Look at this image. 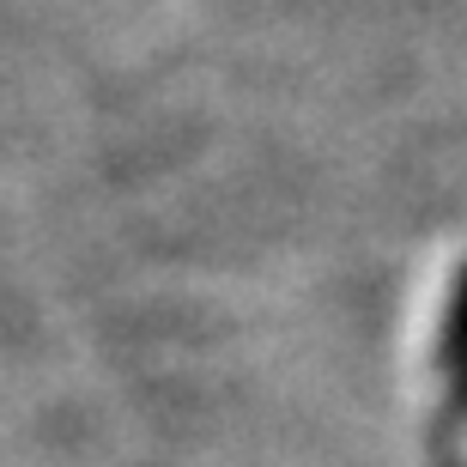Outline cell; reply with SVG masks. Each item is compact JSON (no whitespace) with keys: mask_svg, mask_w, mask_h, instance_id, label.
Segmentation results:
<instances>
[{"mask_svg":"<svg viewBox=\"0 0 467 467\" xmlns=\"http://www.w3.org/2000/svg\"><path fill=\"white\" fill-rule=\"evenodd\" d=\"M437 364L467 395V267L455 274V297H450V316H443V340H437Z\"/></svg>","mask_w":467,"mask_h":467,"instance_id":"6da1fadb","label":"cell"}]
</instances>
